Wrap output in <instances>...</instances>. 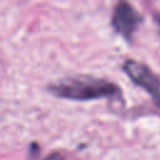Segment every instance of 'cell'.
<instances>
[{
    "mask_svg": "<svg viewBox=\"0 0 160 160\" xmlns=\"http://www.w3.org/2000/svg\"><path fill=\"white\" fill-rule=\"evenodd\" d=\"M44 160H65V158L62 156L61 152H59V151H52V152H50Z\"/></svg>",
    "mask_w": 160,
    "mask_h": 160,
    "instance_id": "4",
    "label": "cell"
},
{
    "mask_svg": "<svg viewBox=\"0 0 160 160\" xmlns=\"http://www.w3.org/2000/svg\"><path fill=\"white\" fill-rule=\"evenodd\" d=\"M122 70L135 85L142 88L151 96L155 105L160 109V78L148 65L134 59L125 60Z\"/></svg>",
    "mask_w": 160,
    "mask_h": 160,
    "instance_id": "2",
    "label": "cell"
},
{
    "mask_svg": "<svg viewBox=\"0 0 160 160\" xmlns=\"http://www.w3.org/2000/svg\"><path fill=\"white\" fill-rule=\"evenodd\" d=\"M154 19H155V22H156L158 29H159V32H160V14H155L154 15Z\"/></svg>",
    "mask_w": 160,
    "mask_h": 160,
    "instance_id": "5",
    "label": "cell"
},
{
    "mask_svg": "<svg viewBox=\"0 0 160 160\" xmlns=\"http://www.w3.org/2000/svg\"><path fill=\"white\" fill-rule=\"evenodd\" d=\"M48 91L58 98L75 101L121 96V90L116 84L106 79L88 75L61 79L58 82L50 84L48 86Z\"/></svg>",
    "mask_w": 160,
    "mask_h": 160,
    "instance_id": "1",
    "label": "cell"
},
{
    "mask_svg": "<svg viewBox=\"0 0 160 160\" xmlns=\"http://www.w3.org/2000/svg\"><path fill=\"white\" fill-rule=\"evenodd\" d=\"M142 22V16L139 11L126 1L116 4L111 16V26L115 32L121 35L125 40L130 41L134 38L138 28Z\"/></svg>",
    "mask_w": 160,
    "mask_h": 160,
    "instance_id": "3",
    "label": "cell"
}]
</instances>
